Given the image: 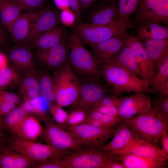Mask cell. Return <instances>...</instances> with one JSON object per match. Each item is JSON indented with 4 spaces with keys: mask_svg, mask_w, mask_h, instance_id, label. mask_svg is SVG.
<instances>
[{
    "mask_svg": "<svg viewBox=\"0 0 168 168\" xmlns=\"http://www.w3.org/2000/svg\"><path fill=\"white\" fill-rule=\"evenodd\" d=\"M19 5L26 12L44 9L45 0H13Z\"/></svg>",
    "mask_w": 168,
    "mask_h": 168,
    "instance_id": "cell-40",
    "label": "cell"
},
{
    "mask_svg": "<svg viewBox=\"0 0 168 168\" xmlns=\"http://www.w3.org/2000/svg\"><path fill=\"white\" fill-rule=\"evenodd\" d=\"M22 10L13 0H0V19L8 31Z\"/></svg>",
    "mask_w": 168,
    "mask_h": 168,
    "instance_id": "cell-30",
    "label": "cell"
},
{
    "mask_svg": "<svg viewBox=\"0 0 168 168\" xmlns=\"http://www.w3.org/2000/svg\"><path fill=\"white\" fill-rule=\"evenodd\" d=\"M44 9L26 12L20 14L13 22L8 32L16 45L26 44L34 23Z\"/></svg>",
    "mask_w": 168,
    "mask_h": 168,
    "instance_id": "cell-15",
    "label": "cell"
},
{
    "mask_svg": "<svg viewBox=\"0 0 168 168\" xmlns=\"http://www.w3.org/2000/svg\"><path fill=\"white\" fill-rule=\"evenodd\" d=\"M17 107L16 104L0 100V108L2 118Z\"/></svg>",
    "mask_w": 168,
    "mask_h": 168,
    "instance_id": "cell-46",
    "label": "cell"
},
{
    "mask_svg": "<svg viewBox=\"0 0 168 168\" xmlns=\"http://www.w3.org/2000/svg\"><path fill=\"white\" fill-rule=\"evenodd\" d=\"M8 59L5 54L0 50V70L8 66Z\"/></svg>",
    "mask_w": 168,
    "mask_h": 168,
    "instance_id": "cell-55",
    "label": "cell"
},
{
    "mask_svg": "<svg viewBox=\"0 0 168 168\" xmlns=\"http://www.w3.org/2000/svg\"><path fill=\"white\" fill-rule=\"evenodd\" d=\"M156 98L168 96V80L162 84L158 88Z\"/></svg>",
    "mask_w": 168,
    "mask_h": 168,
    "instance_id": "cell-51",
    "label": "cell"
},
{
    "mask_svg": "<svg viewBox=\"0 0 168 168\" xmlns=\"http://www.w3.org/2000/svg\"><path fill=\"white\" fill-rule=\"evenodd\" d=\"M152 105L150 97L143 92L124 97L118 107L119 115L124 119L142 113Z\"/></svg>",
    "mask_w": 168,
    "mask_h": 168,
    "instance_id": "cell-16",
    "label": "cell"
},
{
    "mask_svg": "<svg viewBox=\"0 0 168 168\" xmlns=\"http://www.w3.org/2000/svg\"><path fill=\"white\" fill-rule=\"evenodd\" d=\"M133 136L131 131L123 121L116 127L112 139L106 144L101 151L116 157L119 151L128 143Z\"/></svg>",
    "mask_w": 168,
    "mask_h": 168,
    "instance_id": "cell-21",
    "label": "cell"
},
{
    "mask_svg": "<svg viewBox=\"0 0 168 168\" xmlns=\"http://www.w3.org/2000/svg\"><path fill=\"white\" fill-rule=\"evenodd\" d=\"M167 132L166 129L163 130L160 139L162 147V149L168 155V133Z\"/></svg>",
    "mask_w": 168,
    "mask_h": 168,
    "instance_id": "cell-52",
    "label": "cell"
},
{
    "mask_svg": "<svg viewBox=\"0 0 168 168\" xmlns=\"http://www.w3.org/2000/svg\"><path fill=\"white\" fill-rule=\"evenodd\" d=\"M56 103L60 106L71 105L78 97L80 81L73 71L68 61L53 72Z\"/></svg>",
    "mask_w": 168,
    "mask_h": 168,
    "instance_id": "cell-4",
    "label": "cell"
},
{
    "mask_svg": "<svg viewBox=\"0 0 168 168\" xmlns=\"http://www.w3.org/2000/svg\"><path fill=\"white\" fill-rule=\"evenodd\" d=\"M67 43L69 49V65L79 79L100 81V64L77 35L72 34Z\"/></svg>",
    "mask_w": 168,
    "mask_h": 168,
    "instance_id": "cell-2",
    "label": "cell"
},
{
    "mask_svg": "<svg viewBox=\"0 0 168 168\" xmlns=\"http://www.w3.org/2000/svg\"><path fill=\"white\" fill-rule=\"evenodd\" d=\"M102 2L105 4L110 3L112 2L117 0H102Z\"/></svg>",
    "mask_w": 168,
    "mask_h": 168,
    "instance_id": "cell-59",
    "label": "cell"
},
{
    "mask_svg": "<svg viewBox=\"0 0 168 168\" xmlns=\"http://www.w3.org/2000/svg\"><path fill=\"white\" fill-rule=\"evenodd\" d=\"M156 70L157 73L151 85V93H156L159 87L168 80V56L158 66Z\"/></svg>",
    "mask_w": 168,
    "mask_h": 168,
    "instance_id": "cell-36",
    "label": "cell"
},
{
    "mask_svg": "<svg viewBox=\"0 0 168 168\" xmlns=\"http://www.w3.org/2000/svg\"><path fill=\"white\" fill-rule=\"evenodd\" d=\"M115 157L102 151L82 148L72 151L62 160L65 168H104Z\"/></svg>",
    "mask_w": 168,
    "mask_h": 168,
    "instance_id": "cell-8",
    "label": "cell"
},
{
    "mask_svg": "<svg viewBox=\"0 0 168 168\" xmlns=\"http://www.w3.org/2000/svg\"><path fill=\"white\" fill-rule=\"evenodd\" d=\"M10 134L7 136V143L36 164L52 158L63 157L70 152L58 150L47 144L27 140L14 134Z\"/></svg>",
    "mask_w": 168,
    "mask_h": 168,
    "instance_id": "cell-6",
    "label": "cell"
},
{
    "mask_svg": "<svg viewBox=\"0 0 168 168\" xmlns=\"http://www.w3.org/2000/svg\"><path fill=\"white\" fill-rule=\"evenodd\" d=\"M23 105L29 114H33L44 122L49 118L48 112L49 102L40 95L30 100H24Z\"/></svg>",
    "mask_w": 168,
    "mask_h": 168,
    "instance_id": "cell-31",
    "label": "cell"
},
{
    "mask_svg": "<svg viewBox=\"0 0 168 168\" xmlns=\"http://www.w3.org/2000/svg\"><path fill=\"white\" fill-rule=\"evenodd\" d=\"M153 108L164 118L168 127V96L156 98L152 102Z\"/></svg>",
    "mask_w": 168,
    "mask_h": 168,
    "instance_id": "cell-41",
    "label": "cell"
},
{
    "mask_svg": "<svg viewBox=\"0 0 168 168\" xmlns=\"http://www.w3.org/2000/svg\"><path fill=\"white\" fill-rule=\"evenodd\" d=\"M79 94L70 108V111L79 110L88 112L102 99L109 95L108 88L100 81L86 79H80Z\"/></svg>",
    "mask_w": 168,
    "mask_h": 168,
    "instance_id": "cell-9",
    "label": "cell"
},
{
    "mask_svg": "<svg viewBox=\"0 0 168 168\" xmlns=\"http://www.w3.org/2000/svg\"><path fill=\"white\" fill-rule=\"evenodd\" d=\"M88 112L79 110H74L68 114L63 129L84 123L86 119Z\"/></svg>",
    "mask_w": 168,
    "mask_h": 168,
    "instance_id": "cell-39",
    "label": "cell"
},
{
    "mask_svg": "<svg viewBox=\"0 0 168 168\" xmlns=\"http://www.w3.org/2000/svg\"><path fill=\"white\" fill-rule=\"evenodd\" d=\"M50 118L45 121L41 137L46 144L58 150L71 152L83 148L72 135L58 126Z\"/></svg>",
    "mask_w": 168,
    "mask_h": 168,
    "instance_id": "cell-10",
    "label": "cell"
},
{
    "mask_svg": "<svg viewBox=\"0 0 168 168\" xmlns=\"http://www.w3.org/2000/svg\"><path fill=\"white\" fill-rule=\"evenodd\" d=\"M101 77L111 94L119 97L124 92L151 93L145 81L125 69L112 64H100Z\"/></svg>",
    "mask_w": 168,
    "mask_h": 168,
    "instance_id": "cell-1",
    "label": "cell"
},
{
    "mask_svg": "<svg viewBox=\"0 0 168 168\" xmlns=\"http://www.w3.org/2000/svg\"><path fill=\"white\" fill-rule=\"evenodd\" d=\"M104 168H125L124 166L118 160L114 159L108 163Z\"/></svg>",
    "mask_w": 168,
    "mask_h": 168,
    "instance_id": "cell-53",
    "label": "cell"
},
{
    "mask_svg": "<svg viewBox=\"0 0 168 168\" xmlns=\"http://www.w3.org/2000/svg\"><path fill=\"white\" fill-rule=\"evenodd\" d=\"M69 48L64 40L49 48L37 50L36 57L43 67L54 72L64 65L68 61Z\"/></svg>",
    "mask_w": 168,
    "mask_h": 168,
    "instance_id": "cell-13",
    "label": "cell"
},
{
    "mask_svg": "<svg viewBox=\"0 0 168 168\" xmlns=\"http://www.w3.org/2000/svg\"><path fill=\"white\" fill-rule=\"evenodd\" d=\"M4 132L0 130V145L5 142L7 140V136Z\"/></svg>",
    "mask_w": 168,
    "mask_h": 168,
    "instance_id": "cell-57",
    "label": "cell"
},
{
    "mask_svg": "<svg viewBox=\"0 0 168 168\" xmlns=\"http://www.w3.org/2000/svg\"><path fill=\"white\" fill-rule=\"evenodd\" d=\"M124 119L119 115L103 114L100 120H91L89 124L93 125L104 128H110L117 126Z\"/></svg>",
    "mask_w": 168,
    "mask_h": 168,
    "instance_id": "cell-37",
    "label": "cell"
},
{
    "mask_svg": "<svg viewBox=\"0 0 168 168\" xmlns=\"http://www.w3.org/2000/svg\"><path fill=\"white\" fill-rule=\"evenodd\" d=\"M21 79L17 71L7 66L0 70V90L14 88L18 85Z\"/></svg>",
    "mask_w": 168,
    "mask_h": 168,
    "instance_id": "cell-34",
    "label": "cell"
},
{
    "mask_svg": "<svg viewBox=\"0 0 168 168\" xmlns=\"http://www.w3.org/2000/svg\"><path fill=\"white\" fill-rule=\"evenodd\" d=\"M58 19V13L55 10L44 8L34 23L26 44L38 35L57 26Z\"/></svg>",
    "mask_w": 168,
    "mask_h": 168,
    "instance_id": "cell-22",
    "label": "cell"
},
{
    "mask_svg": "<svg viewBox=\"0 0 168 168\" xmlns=\"http://www.w3.org/2000/svg\"><path fill=\"white\" fill-rule=\"evenodd\" d=\"M96 0H80L81 9L86 11L88 9L94 4Z\"/></svg>",
    "mask_w": 168,
    "mask_h": 168,
    "instance_id": "cell-54",
    "label": "cell"
},
{
    "mask_svg": "<svg viewBox=\"0 0 168 168\" xmlns=\"http://www.w3.org/2000/svg\"><path fill=\"white\" fill-rule=\"evenodd\" d=\"M135 23L154 21L168 24V0H140Z\"/></svg>",
    "mask_w": 168,
    "mask_h": 168,
    "instance_id": "cell-11",
    "label": "cell"
},
{
    "mask_svg": "<svg viewBox=\"0 0 168 168\" xmlns=\"http://www.w3.org/2000/svg\"><path fill=\"white\" fill-rule=\"evenodd\" d=\"M144 48L149 58L153 63L155 70L168 56V39L143 41Z\"/></svg>",
    "mask_w": 168,
    "mask_h": 168,
    "instance_id": "cell-24",
    "label": "cell"
},
{
    "mask_svg": "<svg viewBox=\"0 0 168 168\" xmlns=\"http://www.w3.org/2000/svg\"><path fill=\"white\" fill-rule=\"evenodd\" d=\"M131 26L130 23L117 19L104 25L82 23L76 25L74 29L82 42L91 45L123 34Z\"/></svg>",
    "mask_w": 168,
    "mask_h": 168,
    "instance_id": "cell-5",
    "label": "cell"
},
{
    "mask_svg": "<svg viewBox=\"0 0 168 168\" xmlns=\"http://www.w3.org/2000/svg\"><path fill=\"white\" fill-rule=\"evenodd\" d=\"M49 110L57 125L63 129L68 114L56 103L49 102Z\"/></svg>",
    "mask_w": 168,
    "mask_h": 168,
    "instance_id": "cell-38",
    "label": "cell"
},
{
    "mask_svg": "<svg viewBox=\"0 0 168 168\" xmlns=\"http://www.w3.org/2000/svg\"><path fill=\"white\" fill-rule=\"evenodd\" d=\"M110 3H104L92 12L89 16L87 23L94 25L107 24L118 19L117 4Z\"/></svg>",
    "mask_w": 168,
    "mask_h": 168,
    "instance_id": "cell-28",
    "label": "cell"
},
{
    "mask_svg": "<svg viewBox=\"0 0 168 168\" xmlns=\"http://www.w3.org/2000/svg\"><path fill=\"white\" fill-rule=\"evenodd\" d=\"M117 126L104 128L83 123L66 129L82 148L101 151L107 142L113 136Z\"/></svg>",
    "mask_w": 168,
    "mask_h": 168,
    "instance_id": "cell-7",
    "label": "cell"
},
{
    "mask_svg": "<svg viewBox=\"0 0 168 168\" xmlns=\"http://www.w3.org/2000/svg\"><path fill=\"white\" fill-rule=\"evenodd\" d=\"M18 85V91L24 100H30L40 95L39 79L35 70L24 74Z\"/></svg>",
    "mask_w": 168,
    "mask_h": 168,
    "instance_id": "cell-25",
    "label": "cell"
},
{
    "mask_svg": "<svg viewBox=\"0 0 168 168\" xmlns=\"http://www.w3.org/2000/svg\"><path fill=\"white\" fill-rule=\"evenodd\" d=\"M63 157L47 160L36 164L34 168H65L62 160Z\"/></svg>",
    "mask_w": 168,
    "mask_h": 168,
    "instance_id": "cell-43",
    "label": "cell"
},
{
    "mask_svg": "<svg viewBox=\"0 0 168 168\" xmlns=\"http://www.w3.org/2000/svg\"><path fill=\"white\" fill-rule=\"evenodd\" d=\"M28 114L23 105L9 112L2 118L5 130H7L10 133H13Z\"/></svg>",
    "mask_w": 168,
    "mask_h": 168,
    "instance_id": "cell-32",
    "label": "cell"
},
{
    "mask_svg": "<svg viewBox=\"0 0 168 168\" xmlns=\"http://www.w3.org/2000/svg\"><path fill=\"white\" fill-rule=\"evenodd\" d=\"M8 30L0 19V49L5 47L9 40Z\"/></svg>",
    "mask_w": 168,
    "mask_h": 168,
    "instance_id": "cell-45",
    "label": "cell"
},
{
    "mask_svg": "<svg viewBox=\"0 0 168 168\" xmlns=\"http://www.w3.org/2000/svg\"><path fill=\"white\" fill-rule=\"evenodd\" d=\"M92 109L97 110L104 114L113 115H119L118 108L115 106H96L94 107Z\"/></svg>",
    "mask_w": 168,
    "mask_h": 168,
    "instance_id": "cell-47",
    "label": "cell"
},
{
    "mask_svg": "<svg viewBox=\"0 0 168 168\" xmlns=\"http://www.w3.org/2000/svg\"><path fill=\"white\" fill-rule=\"evenodd\" d=\"M124 97L123 96L117 97L112 94H109L102 99L94 107L114 106L118 108Z\"/></svg>",
    "mask_w": 168,
    "mask_h": 168,
    "instance_id": "cell-42",
    "label": "cell"
},
{
    "mask_svg": "<svg viewBox=\"0 0 168 168\" xmlns=\"http://www.w3.org/2000/svg\"><path fill=\"white\" fill-rule=\"evenodd\" d=\"M0 130L4 131L5 130L3 124V122L2 120V118L1 115V110L0 108Z\"/></svg>",
    "mask_w": 168,
    "mask_h": 168,
    "instance_id": "cell-58",
    "label": "cell"
},
{
    "mask_svg": "<svg viewBox=\"0 0 168 168\" xmlns=\"http://www.w3.org/2000/svg\"><path fill=\"white\" fill-rule=\"evenodd\" d=\"M115 159L125 168H165L168 160L161 157H148L138 156L123 149L119 151Z\"/></svg>",
    "mask_w": 168,
    "mask_h": 168,
    "instance_id": "cell-17",
    "label": "cell"
},
{
    "mask_svg": "<svg viewBox=\"0 0 168 168\" xmlns=\"http://www.w3.org/2000/svg\"><path fill=\"white\" fill-rule=\"evenodd\" d=\"M0 100L16 105L19 104L20 101V98L18 95L6 90H0Z\"/></svg>",
    "mask_w": 168,
    "mask_h": 168,
    "instance_id": "cell-44",
    "label": "cell"
},
{
    "mask_svg": "<svg viewBox=\"0 0 168 168\" xmlns=\"http://www.w3.org/2000/svg\"><path fill=\"white\" fill-rule=\"evenodd\" d=\"M73 13L78 20L81 17V6L80 0H67Z\"/></svg>",
    "mask_w": 168,
    "mask_h": 168,
    "instance_id": "cell-48",
    "label": "cell"
},
{
    "mask_svg": "<svg viewBox=\"0 0 168 168\" xmlns=\"http://www.w3.org/2000/svg\"><path fill=\"white\" fill-rule=\"evenodd\" d=\"M124 121L133 136L157 146L163 130H168L164 118L152 106Z\"/></svg>",
    "mask_w": 168,
    "mask_h": 168,
    "instance_id": "cell-3",
    "label": "cell"
},
{
    "mask_svg": "<svg viewBox=\"0 0 168 168\" xmlns=\"http://www.w3.org/2000/svg\"><path fill=\"white\" fill-rule=\"evenodd\" d=\"M103 114L97 110L92 109L88 112L87 116L86 121L87 120H100Z\"/></svg>",
    "mask_w": 168,
    "mask_h": 168,
    "instance_id": "cell-50",
    "label": "cell"
},
{
    "mask_svg": "<svg viewBox=\"0 0 168 168\" xmlns=\"http://www.w3.org/2000/svg\"><path fill=\"white\" fill-rule=\"evenodd\" d=\"M7 57L19 72L24 74L35 70L32 54L30 48L24 45H16L12 47Z\"/></svg>",
    "mask_w": 168,
    "mask_h": 168,
    "instance_id": "cell-18",
    "label": "cell"
},
{
    "mask_svg": "<svg viewBox=\"0 0 168 168\" xmlns=\"http://www.w3.org/2000/svg\"><path fill=\"white\" fill-rule=\"evenodd\" d=\"M125 44L132 51L139 69L143 77L150 86L155 75L154 65L149 58L139 38L128 35Z\"/></svg>",
    "mask_w": 168,
    "mask_h": 168,
    "instance_id": "cell-14",
    "label": "cell"
},
{
    "mask_svg": "<svg viewBox=\"0 0 168 168\" xmlns=\"http://www.w3.org/2000/svg\"><path fill=\"white\" fill-rule=\"evenodd\" d=\"M126 31L118 36L91 45V52L99 64H108L118 55L128 36Z\"/></svg>",
    "mask_w": 168,
    "mask_h": 168,
    "instance_id": "cell-12",
    "label": "cell"
},
{
    "mask_svg": "<svg viewBox=\"0 0 168 168\" xmlns=\"http://www.w3.org/2000/svg\"><path fill=\"white\" fill-rule=\"evenodd\" d=\"M122 149L130 153L141 156L168 159V155L158 146L151 144L134 136Z\"/></svg>",
    "mask_w": 168,
    "mask_h": 168,
    "instance_id": "cell-20",
    "label": "cell"
},
{
    "mask_svg": "<svg viewBox=\"0 0 168 168\" xmlns=\"http://www.w3.org/2000/svg\"><path fill=\"white\" fill-rule=\"evenodd\" d=\"M6 141L0 145V168H34L36 163L12 149Z\"/></svg>",
    "mask_w": 168,
    "mask_h": 168,
    "instance_id": "cell-19",
    "label": "cell"
},
{
    "mask_svg": "<svg viewBox=\"0 0 168 168\" xmlns=\"http://www.w3.org/2000/svg\"><path fill=\"white\" fill-rule=\"evenodd\" d=\"M118 19L130 23V18L136 10L140 0H117Z\"/></svg>",
    "mask_w": 168,
    "mask_h": 168,
    "instance_id": "cell-35",
    "label": "cell"
},
{
    "mask_svg": "<svg viewBox=\"0 0 168 168\" xmlns=\"http://www.w3.org/2000/svg\"><path fill=\"white\" fill-rule=\"evenodd\" d=\"M139 38L142 41L168 38V27L154 21L135 23Z\"/></svg>",
    "mask_w": 168,
    "mask_h": 168,
    "instance_id": "cell-23",
    "label": "cell"
},
{
    "mask_svg": "<svg viewBox=\"0 0 168 168\" xmlns=\"http://www.w3.org/2000/svg\"><path fill=\"white\" fill-rule=\"evenodd\" d=\"M61 18L64 23L68 25L72 24L74 20L73 15L67 9L62 11L61 14Z\"/></svg>",
    "mask_w": 168,
    "mask_h": 168,
    "instance_id": "cell-49",
    "label": "cell"
},
{
    "mask_svg": "<svg viewBox=\"0 0 168 168\" xmlns=\"http://www.w3.org/2000/svg\"><path fill=\"white\" fill-rule=\"evenodd\" d=\"M39 81L40 95L49 102L56 103V96L53 77L46 71L37 73Z\"/></svg>",
    "mask_w": 168,
    "mask_h": 168,
    "instance_id": "cell-33",
    "label": "cell"
},
{
    "mask_svg": "<svg viewBox=\"0 0 168 168\" xmlns=\"http://www.w3.org/2000/svg\"><path fill=\"white\" fill-rule=\"evenodd\" d=\"M63 29L56 26L34 38L29 42L32 48L37 50L46 49L57 44L63 40Z\"/></svg>",
    "mask_w": 168,
    "mask_h": 168,
    "instance_id": "cell-27",
    "label": "cell"
},
{
    "mask_svg": "<svg viewBox=\"0 0 168 168\" xmlns=\"http://www.w3.org/2000/svg\"><path fill=\"white\" fill-rule=\"evenodd\" d=\"M43 130V128L39 120L28 114L13 134L27 140L35 141L40 137Z\"/></svg>",
    "mask_w": 168,
    "mask_h": 168,
    "instance_id": "cell-26",
    "label": "cell"
},
{
    "mask_svg": "<svg viewBox=\"0 0 168 168\" xmlns=\"http://www.w3.org/2000/svg\"><path fill=\"white\" fill-rule=\"evenodd\" d=\"M108 64L121 67L143 79L142 75L132 51L125 44L117 56Z\"/></svg>",
    "mask_w": 168,
    "mask_h": 168,
    "instance_id": "cell-29",
    "label": "cell"
},
{
    "mask_svg": "<svg viewBox=\"0 0 168 168\" xmlns=\"http://www.w3.org/2000/svg\"><path fill=\"white\" fill-rule=\"evenodd\" d=\"M55 3L59 8L65 9L69 6L67 0H54Z\"/></svg>",
    "mask_w": 168,
    "mask_h": 168,
    "instance_id": "cell-56",
    "label": "cell"
}]
</instances>
